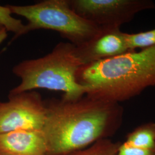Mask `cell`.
I'll list each match as a JSON object with an SVG mask.
<instances>
[{
  "label": "cell",
  "instance_id": "obj_1",
  "mask_svg": "<svg viewBox=\"0 0 155 155\" xmlns=\"http://www.w3.org/2000/svg\"><path fill=\"white\" fill-rule=\"evenodd\" d=\"M46 115L42 131L48 155H66L103 139L120 128L124 108L119 103L90 97L45 100Z\"/></svg>",
  "mask_w": 155,
  "mask_h": 155
},
{
  "label": "cell",
  "instance_id": "obj_2",
  "mask_svg": "<svg viewBox=\"0 0 155 155\" xmlns=\"http://www.w3.org/2000/svg\"><path fill=\"white\" fill-rule=\"evenodd\" d=\"M75 77L86 95L120 104L155 86V45L84 64Z\"/></svg>",
  "mask_w": 155,
  "mask_h": 155
},
{
  "label": "cell",
  "instance_id": "obj_3",
  "mask_svg": "<svg viewBox=\"0 0 155 155\" xmlns=\"http://www.w3.org/2000/svg\"><path fill=\"white\" fill-rule=\"evenodd\" d=\"M83 64L75 53V45L60 42L47 55L21 61L12 68L21 79L9 95L37 89L63 92L64 98L75 100L87 93L89 88L77 83L76 73Z\"/></svg>",
  "mask_w": 155,
  "mask_h": 155
},
{
  "label": "cell",
  "instance_id": "obj_4",
  "mask_svg": "<svg viewBox=\"0 0 155 155\" xmlns=\"http://www.w3.org/2000/svg\"><path fill=\"white\" fill-rule=\"evenodd\" d=\"M12 13L24 17L25 35L38 29L56 31L78 46L93 38L101 28L79 16L69 0H45L29 5H8Z\"/></svg>",
  "mask_w": 155,
  "mask_h": 155
},
{
  "label": "cell",
  "instance_id": "obj_5",
  "mask_svg": "<svg viewBox=\"0 0 155 155\" xmlns=\"http://www.w3.org/2000/svg\"><path fill=\"white\" fill-rule=\"evenodd\" d=\"M78 15L100 28H121L142 12L155 8L151 0H69Z\"/></svg>",
  "mask_w": 155,
  "mask_h": 155
},
{
  "label": "cell",
  "instance_id": "obj_6",
  "mask_svg": "<svg viewBox=\"0 0 155 155\" xmlns=\"http://www.w3.org/2000/svg\"><path fill=\"white\" fill-rule=\"evenodd\" d=\"M0 102V134L21 130H42L45 124V101L36 90L8 95Z\"/></svg>",
  "mask_w": 155,
  "mask_h": 155
},
{
  "label": "cell",
  "instance_id": "obj_7",
  "mask_svg": "<svg viewBox=\"0 0 155 155\" xmlns=\"http://www.w3.org/2000/svg\"><path fill=\"white\" fill-rule=\"evenodd\" d=\"M127 34L120 28H101L93 38L75 46L76 55L84 65L130 52Z\"/></svg>",
  "mask_w": 155,
  "mask_h": 155
},
{
  "label": "cell",
  "instance_id": "obj_8",
  "mask_svg": "<svg viewBox=\"0 0 155 155\" xmlns=\"http://www.w3.org/2000/svg\"><path fill=\"white\" fill-rule=\"evenodd\" d=\"M0 153L4 155H48L42 130H21L0 134Z\"/></svg>",
  "mask_w": 155,
  "mask_h": 155
},
{
  "label": "cell",
  "instance_id": "obj_9",
  "mask_svg": "<svg viewBox=\"0 0 155 155\" xmlns=\"http://www.w3.org/2000/svg\"><path fill=\"white\" fill-rule=\"evenodd\" d=\"M125 143L136 148L155 151V123L147 122L128 133Z\"/></svg>",
  "mask_w": 155,
  "mask_h": 155
},
{
  "label": "cell",
  "instance_id": "obj_10",
  "mask_svg": "<svg viewBox=\"0 0 155 155\" xmlns=\"http://www.w3.org/2000/svg\"><path fill=\"white\" fill-rule=\"evenodd\" d=\"M120 143L110 139L99 140L83 149L77 150L66 155H118Z\"/></svg>",
  "mask_w": 155,
  "mask_h": 155
},
{
  "label": "cell",
  "instance_id": "obj_11",
  "mask_svg": "<svg viewBox=\"0 0 155 155\" xmlns=\"http://www.w3.org/2000/svg\"><path fill=\"white\" fill-rule=\"evenodd\" d=\"M11 11L8 5H0V22L7 32L14 33L13 40L25 35V24L22 21L12 16Z\"/></svg>",
  "mask_w": 155,
  "mask_h": 155
},
{
  "label": "cell",
  "instance_id": "obj_12",
  "mask_svg": "<svg viewBox=\"0 0 155 155\" xmlns=\"http://www.w3.org/2000/svg\"><path fill=\"white\" fill-rule=\"evenodd\" d=\"M127 41L130 51L155 45V28L139 33H127Z\"/></svg>",
  "mask_w": 155,
  "mask_h": 155
},
{
  "label": "cell",
  "instance_id": "obj_13",
  "mask_svg": "<svg viewBox=\"0 0 155 155\" xmlns=\"http://www.w3.org/2000/svg\"><path fill=\"white\" fill-rule=\"evenodd\" d=\"M118 155H155V151L136 148L124 142L119 146Z\"/></svg>",
  "mask_w": 155,
  "mask_h": 155
},
{
  "label": "cell",
  "instance_id": "obj_14",
  "mask_svg": "<svg viewBox=\"0 0 155 155\" xmlns=\"http://www.w3.org/2000/svg\"><path fill=\"white\" fill-rule=\"evenodd\" d=\"M7 31L5 29V28H4L1 32H0V45L3 43L5 40L6 39L7 36H8V34H7Z\"/></svg>",
  "mask_w": 155,
  "mask_h": 155
},
{
  "label": "cell",
  "instance_id": "obj_15",
  "mask_svg": "<svg viewBox=\"0 0 155 155\" xmlns=\"http://www.w3.org/2000/svg\"><path fill=\"white\" fill-rule=\"evenodd\" d=\"M4 28H5L4 27V26L2 25V24L0 22V32H1V31H2V30L4 29Z\"/></svg>",
  "mask_w": 155,
  "mask_h": 155
},
{
  "label": "cell",
  "instance_id": "obj_16",
  "mask_svg": "<svg viewBox=\"0 0 155 155\" xmlns=\"http://www.w3.org/2000/svg\"><path fill=\"white\" fill-rule=\"evenodd\" d=\"M0 155H3V154H2V153H0Z\"/></svg>",
  "mask_w": 155,
  "mask_h": 155
}]
</instances>
